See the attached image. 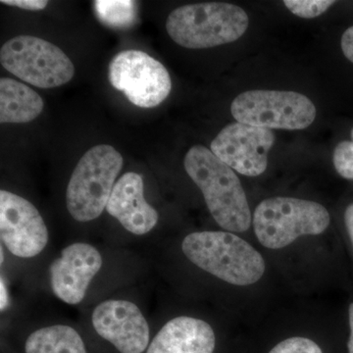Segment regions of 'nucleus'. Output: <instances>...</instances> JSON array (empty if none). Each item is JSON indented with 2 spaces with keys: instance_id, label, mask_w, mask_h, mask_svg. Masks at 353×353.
Segmentation results:
<instances>
[{
  "instance_id": "obj_1",
  "label": "nucleus",
  "mask_w": 353,
  "mask_h": 353,
  "mask_svg": "<svg viewBox=\"0 0 353 353\" xmlns=\"http://www.w3.org/2000/svg\"><path fill=\"white\" fill-rule=\"evenodd\" d=\"M185 171L201 190L209 212L229 232L248 231L252 217L240 179L214 153L194 145L183 160Z\"/></svg>"
},
{
  "instance_id": "obj_2",
  "label": "nucleus",
  "mask_w": 353,
  "mask_h": 353,
  "mask_svg": "<svg viewBox=\"0 0 353 353\" xmlns=\"http://www.w3.org/2000/svg\"><path fill=\"white\" fill-rule=\"evenodd\" d=\"M183 252L197 267L236 285L259 282L265 261L253 246L229 232H196L185 236Z\"/></svg>"
},
{
  "instance_id": "obj_3",
  "label": "nucleus",
  "mask_w": 353,
  "mask_h": 353,
  "mask_svg": "<svg viewBox=\"0 0 353 353\" xmlns=\"http://www.w3.org/2000/svg\"><path fill=\"white\" fill-rule=\"evenodd\" d=\"M250 25L241 7L224 2L189 4L172 11L166 21L169 37L190 50H203L238 41Z\"/></svg>"
},
{
  "instance_id": "obj_4",
  "label": "nucleus",
  "mask_w": 353,
  "mask_h": 353,
  "mask_svg": "<svg viewBox=\"0 0 353 353\" xmlns=\"http://www.w3.org/2000/svg\"><path fill=\"white\" fill-rule=\"evenodd\" d=\"M122 167V155L111 145H95L83 155L66 190L67 209L74 219L88 222L101 215Z\"/></svg>"
},
{
  "instance_id": "obj_5",
  "label": "nucleus",
  "mask_w": 353,
  "mask_h": 353,
  "mask_svg": "<svg viewBox=\"0 0 353 353\" xmlns=\"http://www.w3.org/2000/svg\"><path fill=\"white\" fill-rule=\"evenodd\" d=\"M328 210L315 201L292 197H272L260 202L253 215L259 243L280 250L299 236H317L328 229Z\"/></svg>"
},
{
  "instance_id": "obj_6",
  "label": "nucleus",
  "mask_w": 353,
  "mask_h": 353,
  "mask_svg": "<svg viewBox=\"0 0 353 353\" xmlns=\"http://www.w3.org/2000/svg\"><path fill=\"white\" fill-rule=\"evenodd\" d=\"M4 69L39 88H53L70 82L75 67L55 44L32 36L9 39L0 50Z\"/></svg>"
},
{
  "instance_id": "obj_7",
  "label": "nucleus",
  "mask_w": 353,
  "mask_h": 353,
  "mask_svg": "<svg viewBox=\"0 0 353 353\" xmlns=\"http://www.w3.org/2000/svg\"><path fill=\"white\" fill-rule=\"evenodd\" d=\"M232 115L239 123L265 129L303 130L317 110L305 95L283 90H248L234 99Z\"/></svg>"
},
{
  "instance_id": "obj_8",
  "label": "nucleus",
  "mask_w": 353,
  "mask_h": 353,
  "mask_svg": "<svg viewBox=\"0 0 353 353\" xmlns=\"http://www.w3.org/2000/svg\"><path fill=\"white\" fill-rule=\"evenodd\" d=\"M108 80L128 101L141 108L161 104L170 94V75L164 65L141 50L118 53L108 66Z\"/></svg>"
},
{
  "instance_id": "obj_9",
  "label": "nucleus",
  "mask_w": 353,
  "mask_h": 353,
  "mask_svg": "<svg viewBox=\"0 0 353 353\" xmlns=\"http://www.w3.org/2000/svg\"><path fill=\"white\" fill-rule=\"evenodd\" d=\"M275 141L274 132L243 123L228 125L211 143V152L241 175L257 176L268 165V153Z\"/></svg>"
},
{
  "instance_id": "obj_10",
  "label": "nucleus",
  "mask_w": 353,
  "mask_h": 353,
  "mask_svg": "<svg viewBox=\"0 0 353 353\" xmlns=\"http://www.w3.org/2000/svg\"><path fill=\"white\" fill-rule=\"evenodd\" d=\"M0 238L15 256L31 259L48 243V231L38 209L13 192H0Z\"/></svg>"
},
{
  "instance_id": "obj_11",
  "label": "nucleus",
  "mask_w": 353,
  "mask_h": 353,
  "mask_svg": "<svg viewBox=\"0 0 353 353\" xmlns=\"http://www.w3.org/2000/svg\"><path fill=\"white\" fill-rule=\"evenodd\" d=\"M97 333L121 353H143L150 343V327L136 304L127 301H106L92 316Z\"/></svg>"
},
{
  "instance_id": "obj_12",
  "label": "nucleus",
  "mask_w": 353,
  "mask_h": 353,
  "mask_svg": "<svg viewBox=\"0 0 353 353\" xmlns=\"http://www.w3.org/2000/svg\"><path fill=\"white\" fill-rule=\"evenodd\" d=\"M102 266L101 253L94 246L76 243L67 246L50 266L53 294L68 304H78Z\"/></svg>"
},
{
  "instance_id": "obj_13",
  "label": "nucleus",
  "mask_w": 353,
  "mask_h": 353,
  "mask_svg": "<svg viewBox=\"0 0 353 353\" xmlns=\"http://www.w3.org/2000/svg\"><path fill=\"white\" fill-rule=\"evenodd\" d=\"M106 210L128 232L138 236L150 233L159 219L143 196V176L134 172L124 174L115 183Z\"/></svg>"
},
{
  "instance_id": "obj_14",
  "label": "nucleus",
  "mask_w": 353,
  "mask_h": 353,
  "mask_svg": "<svg viewBox=\"0 0 353 353\" xmlns=\"http://www.w3.org/2000/svg\"><path fill=\"white\" fill-rule=\"evenodd\" d=\"M216 338L210 325L196 318H174L153 339L146 353H213Z\"/></svg>"
},
{
  "instance_id": "obj_15",
  "label": "nucleus",
  "mask_w": 353,
  "mask_h": 353,
  "mask_svg": "<svg viewBox=\"0 0 353 353\" xmlns=\"http://www.w3.org/2000/svg\"><path fill=\"white\" fill-rule=\"evenodd\" d=\"M43 110L41 95L25 83L10 78L0 79V122L29 123Z\"/></svg>"
},
{
  "instance_id": "obj_16",
  "label": "nucleus",
  "mask_w": 353,
  "mask_h": 353,
  "mask_svg": "<svg viewBox=\"0 0 353 353\" xmlns=\"http://www.w3.org/2000/svg\"><path fill=\"white\" fill-rule=\"evenodd\" d=\"M26 353H87L78 332L69 326L55 325L30 334Z\"/></svg>"
},
{
  "instance_id": "obj_17",
  "label": "nucleus",
  "mask_w": 353,
  "mask_h": 353,
  "mask_svg": "<svg viewBox=\"0 0 353 353\" xmlns=\"http://www.w3.org/2000/svg\"><path fill=\"white\" fill-rule=\"evenodd\" d=\"M94 8L102 24L113 29H127L138 19V6L134 1L97 0L94 1Z\"/></svg>"
},
{
  "instance_id": "obj_18",
  "label": "nucleus",
  "mask_w": 353,
  "mask_h": 353,
  "mask_svg": "<svg viewBox=\"0 0 353 353\" xmlns=\"http://www.w3.org/2000/svg\"><path fill=\"white\" fill-rule=\"evenodd\" d=\"M285 7L294 15L304 19L319 17L336 3L333 0H285Z\"/></svg>"
},
{
  "instance_id": "obj_19",
  "label": "nucleus",
  "mask_w": 353,
  "mask_h": 353,
  "mask_svg": "<svg viewBox=\"0 0 353 353\" xmlns=\"http://www.w3.org/2000/svg\"><path fill=\"white\" fill-rule=\"evenodd\" d=\"M333 162L339 175L353 180V141H343L336 146Z\"/></svg>"
},
{
  "instance_id": "obj_20",
  "label": "nucleus",
  "mask_w": 353,
  "mask_h": 353,
  "mask_svg": "<svg viewBox=\"0 0 353 353\" xmlns=\"http://www.w3.org/2000/svg\"><path fill=\"white\" fill-rule=\"evenodd\" d=\"M269 353H323L315 341L303 336H294L281 341Z\"/></svg>"
},
{
  "instance_id": "obj_21",
  "label": "nucleus",
  "mask_w": 353,
  "mask_h": 353,
  "mask_svg": "<svg viewBox=\"0 0 353 353\" xmlns=\"http://www.w3.org/2000/svg\"><path fill=\"white\" fill-rule=\"evenodd\" d=\"M1 3L9 6L19 7L24 10L39 11L46 8L48 1H43V0H2Z\"/></svg>"
},
{
  "instance_id": "obj_22",
  "label": "nucleus",
  "mask_w": 353,
  "mask_h": 353,
  "mask_svg": "<svg viewBox=\"0 0 353 353\" xmlns=\"http://www.w3.org/2000/svg\"><path fill=\"white\" fill-rule=\"evenodd\" d=\"M341 46L343 55L353 63V26L343 32Z\"/></svg>"
},
{
  "instance_id": "obj_23",
  "label": "nucleus",
  "mask_w": 353,
  "mask_h": 353,
  "mask_svg": "<svg viewBox=\"0 0 353 353\" xmlns=\"http://www.w3.org/2000/svg\"><path fill=\"white\" fill-rule=\"evenodd\" d=\"M345 223L348 236H350V241H352L353 246V203L348 205L347 208L345 209Z\"/></svg>"
},
{
  "instance_id": "obj_24",
  "label": "nucleus",
  "mask_w": 353,
  "mask_h": 353,
  "mask_svg": "<svg viewBox=\"0 0 353 353\" xmlns=\"http://www.w3.org/2000/svg\"><path fill=\"white\" fill-rule=\"evenodd\" d=\"M348 322H350V339H348L347 350L348 353H353V303L350 304L348 308Z\"/></svg>"
},
{
  "instance_id": "obj_25",
  "label": "nucleus",
  "mask_w": 353,
  "mask_h": 353,
  "mask_svg": "<svg viewBox=\"0 0 353 353\" xmlns=\"http://www.w3.org/2000/svg\"><path fill=\"white\" fill-rule=\"evenodd\" d=\"M0 292H1L0 308H1V311H3L6 310L9 304V296L8 294H7V289L6 285H4L3 279H1V281H0Z\"/></svg>"
},
{
  "instance_id": "obj_26",
  "label": "nucleus",
  "mask_w": 353,
  "mask_h": 353,
  "mask_svg": "<svg viewBox=\"0 0 353 353\" xmlns=\"http://www.w3.org/2000/svg\"><path fill=\"white\" fill-rule=\"evenodd\" d=\"M0 252H1V256H0V259H1V264L3 263V259H4V254H3V248H1V250H0Z\"/></svg>"
},
{
  "instance_id": "obj_27",
  "label": "nucleus",
  "mask_w": 353,
  "mask_h": 353,
  "mask_svg": "<svg viewBox=\"0 0 353 353\" xmlns=\"http://www.w3.org/2000/svg\"><path fill=\"white\" fill-rule=\"evenodd\" d=\"M352 141H353V129H352Z\"/></svg>"
}]
</instances>
